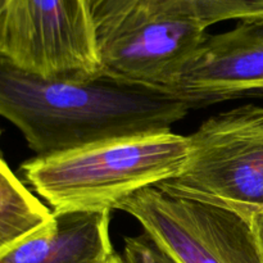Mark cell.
<instances>
[{
	"label": "cell",
	"instance_id": "obj_1",
	"mask_svg": "<svg viewBox=\"0 0 263 263\" xmlns=\"http://www.w3.org/2000/svg\"><path fill=\"white\" fill-rule=\"evenodd\" d=\"M189 109L168 92L105 74L89 80L46 79L0 55V117L22 133L36 157L167 133Z\"/></svg>",
	"mask_w": 263,
	"mask_h": 263
},
{
	"label": "cell",
	"instance_id": "obj_10",
	"mask_svg": "<svg viewBox=\"0 0 263 263\" xmlns=\"http://www.w3.org/2000/svg\"><path fill=\"white\" fill-rule=\"evenodd\" d=\"M172 10L207 30L223 21H251L263 17V0H163Z\"/></svg>",
	"mask_w": 263,
	"mask_h": 263
},
{
	"label": "cell",
	"instance_id": "obj_9",
	"mask_svg": "<svg viewBox=\"0 0 263 263\" xmlns=\"http://www.w3.org/2000/svg\"><path fill=\"white\" fill-rule=\"evenodd\" d=\"M53 216L0 157V256Z\"/></svg>",
	"mask_w": 263,
	"mask_h": 263
},
{
	"label": "cell",
	"instance_id": "obj_3",
	"mask_svg": "<svg viewBox=\"0 0 263 263\" xmlns=\"http://www.w3.org/2000/svg\"><path fill=\"white\" fill-rule=\"evenodd\" d=\"M189 141L185 168L157 187L247 221L263 210V105L243 104L211 116Z\"/></svg>",
	"mask_w": 263,
	"mask_h": 263
},
{
	"label": "cell",
	"instance_id": "obj_16",
	"mask_svg": "<svg viewBox=\"0 0 263 263\" xmlns=\"http://www.w3.org/2000/svg\"><path fill=\"white\" fill-rule=\"evenodd\" d=\"M262 211H263V210H262ZM262 211H259V212H262Z\"/></svg>",
	"mask_w": 263,
	"mask_h": 263
},
{
	"label": "cell",
	"instance_id": "obj_4",
	"mask_svg": "<svg viewBox=\"0 0 263 263\" xmlns=\"http://www.w3.org/2000/svg\"><path fill=\"white\" fill-rule=\"evenodd\" d=\"M0 55L46 79L103 74L87 0H8Z\"/></svg>",
	"mask_w": 263,
	"mask_h": 263
},
{
	"label": "cell",
	"instance_id": "obj_13",
	"mask_svg": "<svg viewBox=\"0 0 263 263\" xmlns=\"http://www.w3.org/2000/svg\"><path fill=\"white\" fill-rule=\"evenodd\" d=\"M7 4H8V0H0V44H2L3 28H4V21H5V13H7Z\"/></svg>",
	"mask_w": 263,
	"mask_h": 263
},
{
	"label": "cell",
	"instance_id": "obj_14",
	"mask_svg": "<svg viewBox=\"0 0 263 263\" xmlns=\"http://www.w3.org/2000/svg\"><path fill=\"white\" fill-rule=\"evenodd\" d=\"M107 263H122V261H121V256L120 254L115 253L112 257H110L109 261H108Z\"/></svg>",
	"mask_w": 263,
	"mask_h": 263
},
{
	"label": "cell",
	"instance_id": "obj_11",
	"mask_svg": "<svg viewBox=\"0 0 263 263\" xmlns=\"http://www.w3.org/2000/svg\"><path fill=\"white\" fill-rule=\"evenodd\" d=\"M143 0H87L98 41L109 35Z\"/></svg>",
	"mask_w": 263,
	"mask_h": 263
},
{
	"label": "cell",
	"instance_id": "obj_5",
	"mask_svg": "<svg viewBox=\"0 0 263 263\" xmlns=\"http://www.w3.org/2000/svg\"><path fill=\"white\" fill-rule=\"evenodd\" d=\"M118 210L135 217L179 263H263L248 221L225 208L151 186Z\"/></svg>",
	"mask_w": 263,
	"mask_h": 263
},
{
	"label": "cell",
	"instance_id": "obj_6",
	"mask_svg": "<svg viewBox=\"0 0 263 263\" xmlns=\"http://www.w3.org/2000/svg\"><path fill=\"white\" fill-rule=\"evenodd\" d=\"M207 36L163 0H143L98 41L100 69L110 79L170 94Z\"/></svg>",
	"mask_w": 263,
	"mask_h": 263
},
{
	"label": "cell",
	"instance_id": "obj_2",
	"mask_svg": "<svg viewBox=\"0 0 263 263\" xmlns=\"http://www.w3.org/2000/svg\"><path fill=\"white\" fill-rule=\"evenodd\" d=\"M189 136L172 131L102 141L21 166L23 177L53 212H103L140 190L179 176Z\"/></svg>",
	"mask_w": 263,
	"mask_h": 263
},
{
	"label": "cell",
	"instance_id": "obj_15",
	"mask_svg": "<svg viewBox=\"0 0 263 263\" xmlns=\"http://www.w3.org/2000/svg\"><path fill=\"white\" fill-rule=\"evenodd\" d=\"M0 138H2V131H0Z\"/></svg>",
	"mask_w": 263,
	"mask_h": 263
},
{
	"label": "cell",
	"instance_id": "obj_7",
	"mask_svg": "<svg viewBox=\"0 0 263 263\" xmlns=\"http://www.w3.org/2000/svg\"><path fill=\"white\" fill-rule=\"evenodd\" d=\"M170 94L189 108L263 95V17L208 35Z\"/></svg>",
	"mask_w": 263,
	"mask_h": 263
},
{
	"label": "cell",
	"instance_id": "obj_8",
	"mask_svg": "<svg viewBox=\"0 0 263 263\" xmlns=\"http://www.w3.org/2000/svg\"><path fill=\"white\" fill-rule=\"evenodd\" d=\"M110 213L54 212L46 225L0 256V263H107L116 253Z\"/></svg>",
	"mask_w": 263,
	"mask_h": 263
},
{
	"label": "cell",
	"instance_id": "obj_12",
	"mask_svg": "<svg viewBox=\"0 0 263 263\" xmlns=\"http://www.w3.org/2000/svg\"><path fill=\"white\" fill-rule=\"evenodd\" d=\"M120 256L122 263H179L146 231L127 236Z\"/></svg>",
	"mask_w": 263,
	"mask_h": 263
}]
</instances>
